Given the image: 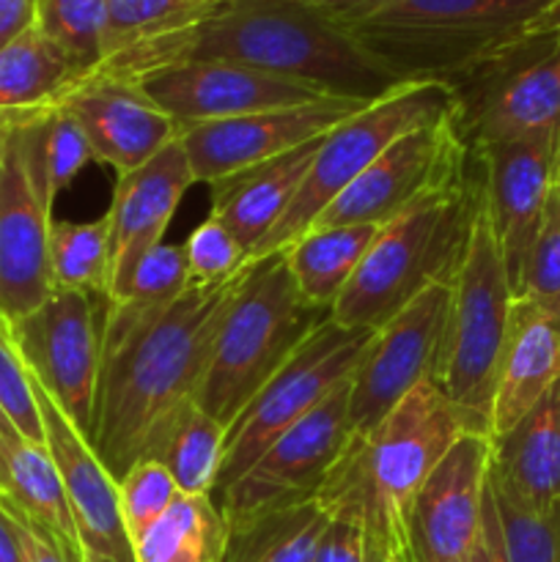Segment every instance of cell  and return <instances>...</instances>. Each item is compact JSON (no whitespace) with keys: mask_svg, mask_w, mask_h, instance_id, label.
I'll return each instance as SVG.
<instances>
[{"mask_svg":"<svg viewBox=\"0 0 560 562\" xmlns=\"http://www.w3.org/2000/svg\"><path fill=\"white\" fill-rule=\"evenodd\" d=\"M190 60L239 64L360 102H373L404 82L379 66L338 22L296 0H220L192 25L135 44L93 71L135 80Z\"/></svg>","mask_w":560,"mask_h":562,"instance_id":"1","label":"cell"},{"mask_svg":"<svg viewBox=\"0 0 560 562\" xmlns=\"http://www.w3.org/2000/svg\"><path fill=\"white\" fill-rule=\"evenodd\" d=\"M209 289H187L170 307L124 329H102L97 423L91 448L115 481L143 459L154 428L195 398L220 324L250 272Z\"/></svg>","mask_w":560,"mask_h":562,"instance_id":"2","label":"cell"},{"mask_svg":"<svg viewBox=\"0 0 560 562\" xmlns=\"http://www.w3.org/2000/svg\"><path fill=\"white\" fill-rule=\"evenodd\" d=\"M464 434H475L428 379L377 428L351 437L316 494L329 519H355L368 547L406 562V519L423 483Z\"/></svg>","mask_w":560,"mask_h":562,"instance_id":"3","label":"cell"},{"mask_svg":"<svg viewBox=\"0 0 560 562\" xmlns=\"http://www.w3.org/2000/svg\"><path fill=\"white\" fill-rule=\"evenodd\" d=\"M481 201L483 176L475 159V170L461 184L434 192L379 228L329 318L338 327L377 333L426 289L453 283Z\"/></svg>","mask_w":560,"mask_h":562,"instance_id":"4","label":"cell"},{"mask_svg":"<svg viewBox=\"0 0 560 562\" xmlns=\"http://www.w3.org/2000/svg\"><path fill=\"white\" fill-rule=\"evenodd\" d=\"M555 0H377L335 20L399 80L445 82L536 27Z\"/></svg>","mask_w":560,"mask_h":562,"instance_id":"5","label":"cell"},{"mask_svg":"<svg viewBox=\"0 0 560 562\" xmlns=\"http://www.w3.org/2000/svg\"><path fill=\"white\" fill-rule=\"evenodd\" d=\"M324 322H329V311L307 302L296 289L283 252L253 258L250 272L220 324L195 404L228 428L242 406Z\"/></svg>","mask_w":560,"mask_h":562,"instance_id":"6","label":"cell"},{"mask_svg":"<svg viewBox=\"0 0 560 562\" xmlns=\"http://www.w3.org/2000/svg\"><path fill=\"white\" fill-rule=\"evenodd\" d=\"M514 305L503 252L481 201L464 263L450 283V313L439 368L432 382L448 395L470 428L492 437V401Z\"/></svg>","mask_w":560,"mask_h":562,"instance_id":"7","label":"cell"},{"mask_svg":"<svg viewBox=\"0 0 560 562\" xmlns=\"http://www.w3.org/2000/svg\"><path fill=\"white\" fill-rule=\"evenodd\" d=\"M456 97L445 82L410 80L395 86L384 97L373 99L351 119L322 137L311 170L302 181L283 217L275 223L253 258L283 252L311 231L318 214L390 146L406 132L453 113Z\"/></svg>","mask_w":560,"mask_h":562,"instance_id":"8","label":"cell"},{"mask_svg":"<svg viewBox=\"0 0 560 562\" xmlns=\"http://www.w3.org/2000/svg\"><path fill=\"white\" fill-rule=\"evenodd\" d=\"M470 151L560 135V44L530 27L448 82Z\"/></svg>","mask_w":560,"mask_h":562,"instance_id":"9","label":"cell"},{"mask_svg":"<svg viewBox=\"0 0 560 562\" xmlns=\"http://www.w3.org/2000/svg\"><path fill=\"white\" fill-rule=\"evenodd\" d=\"M371 335V329H346L329 318L296 349L225 428L223 470L214 497L250 470L269 445L305 420L333 390L349 382Z\"/></svg>","mask_w":560,"mask_h":562,"instance_id":"10","label":"cell"},{"mask_svg":"<svg viewBox=\"0 0 560 562\" xmlns=\"http://www.w3.org/2000/svg\"><path fill=\"white\" fill-rule=\"evenodd\" d=\"M456 110V108H453ZM475 170V157L456 115L423 124L390 143L322 214L313 228L388 225L434 192L461 184Z\"/></svg>","mask_w":560,"mask_h":562,"instance_id":"11","label":"cell"},{"mask_svg":"<svg viewBox=\"0 0 560 562\" xmlns=\"http://www.w3.org/2000/svg\"><path fill=\"white\" fill-rule=\"evenodd\" d=\"M108 302L82 291L55 289L36 311L9 322L11 344L27 376L60 406L71 426L93 437L99 371H102V327Z\"/></svg>","mask_w":560,"mask_h":562,"instance_id":"12","label":"cell"},{"mask_svg":"<svg viewBox=\"0 0 560 562\" xmlns=\"http://www.w3.org/2000/svg\"><path fill=\"white\" fill-rule=\"evenodd\" d=\"M53 198L25 130V113H0V318L16 322L53 294Z\"/></svg>","mask_w":560,"mask_h":562,"instance_id":"13","label":"cell"},{"mask_svg":"<svg viewBox=\"0 0 560 562\" xmlns=\"http://www.w3.org/2000/svg\"><path fill=\"white\" fill-rule=\"evenodd\" d=\"M349 439V382H344L305 420L269 445L250 470L212 497L225 525H242L316 499Z\"/></svg>","mask_w":560,"mask_h":562,"instance_id":"14","label":"cell"},{"mask_svg":"<svg viewBox=\"0 0 560 562\" xmlns=\"http://www.w3.org/2000/svg\"><path fill=\"white\" fill-rule=\"evenodd\" d=\"M450 313V285H432L368 340L349 379L351 437L377 428L421 382L434 379Z\"/></svg>","mask_w":560,"mask_h":562,"instance_id":"15","label":"cell"},{"mask_svg":"<svg viewBox=\"0 0 560 562\" xmlns=\"http://www.w3.org/2000/svg\"><path fill=\"white\" fill-rule=\"evenodd\" d=\"M366 104L371 102L322 97L294 108L261 110L239 119L187 126L181 130L179 140L184 146L195 184H212L318 140Z\"/></svg>","mask_w":560,"mask_h":562,"instance_id":"16","label":"cell"},{"mask_svg":"<svg viewBox=\"0 0 560 562\" xmlns=\"http://www.w3.org/2000/svg\"><path fill=\"white\" fill-rule=\"evenodd\" d=\"M132 82H137V88L163 113H168L179 124V130L239 119V115L261 113V110L294 108V104L329 97L305 82L247 69L239 64H223V60L163 66V69L135 77Z\"/></svg>","mask_w":560,"mask_h":562,"instance_id":"17","label":"cell"},{"mask_svg":"<svg viewBox=\"0 0 560 562\" xmlns=\"http://www.w3.org/2000/svg\"><path fill=\"white\" fill-rule=\"evenodd\" d=\"M492 437L464 434L412 503L406 562H470L486 499Z\"/></svg>","mask_w":560,"mask_h":562,"instance_id":"18","label":"cell"},{"mask_svg":"<svg viewBox=\"0 0 560 562\" xmlns=\"http://www.w3.org/2000/svg\"><path fill=\"white\" fill-rule=\"evenodd\" d=\"M558 143L560 135H549L497 143L472 151L481 168L483 203L503 252L514 296L552 198Z\"/></svg>","mask_w":560,"mask_h":562,"instance_id":"19","label":"cell"},{"mask_svg":"<svg viewBox=\"0 0 560 562\" xmlns=\"http://www.w3.org/2000/svg\"><path fill=\"white\" fill-rule=\"evenodd\" d=\"M36 409L42 415L44 445L60 472L71 519L82 547V562H135L130 532L121 519L119 481L93 453L60 406L31 379Z\"/></svg>","mask_w":560,"mask_h":562,"instance_id":"20","label":"cell"},{"mask_svg":"<svg viewBox=\"0 0 560 562\" xmlns=\"http://www.w3.org/2000/svg\"><path fill=\"white\" fill-rule=\"evenodd\" d=\"M55 102L75 115L91 143L93 159L113 168L115 176L146 165L181 135L179 124L137 82L102 71L80 77Z\"/></svg>","mask_w":560,"mask_h":562,"instance_id":"21","label":"cell"},{"mask_svg":"<svg viewBox=\"0 0 560 562\" xmlns=\"http://www.w3.org/2000/svg\"><path fill=\"white\" fill-rule=\"evenodd\" d=\"M192 184L195 179L179 137L146 165L115 176L113 203L108 212L110 302L124 296L137 261L163 245L165 231Z\"/></svg>","mask_w":560,"mask_h":562,"instance_id":"22","label":"cell"},{"mask_svg":"<svg viewBox=\"0 0 560 562\" xmlns=\"http://www.w3.org/2000/svg\"><path fill=\"white\" fill-rule=\"evenodd\" d=\"M560 379V318L533 302L514 300L497 366L492 439L508 431Z\"/></svg>","mask_w":560,"mask_h":562,"instance_id":"23","label":"cell"},{"mask_svg":"<svg viewBox=\"0 0 560 562\" xmlns=\"http://www.w3.org/2000/svg\"><path fill=\"white\" fill-rule=\"evenodd\" d=\"M489 483L530 508L560 503V379L492 439Z\"/></svg>","mask_w":560,"mask_h":562,"instance_id":"24","label":"cell"},{"mask_svg":"<svg viewBox=\"0 0 560 562\" xmlns=\"http://www.w3.org/2000/svg\"><path fill=\"white\" fill-rule=\"evenodd\" d=\"M318 143L322 137L283 157L209 184L212 187V217L220 220L239 239L250 258L300 192L318 151Z\"/></svg>","mask_w":560,"mask_h":562,"instance_id":"25","label":"cell"},{"mask_svg":"<svg viewBox=\"0 0 560 562\" xmlns=\"http://www.w3.org/2000/svg\"><path fill=\"white\" fill-rule=\"evenodd\" d=\"M0 497L42 527L69 562H82L69 499L47 445L27 442L20 434H0Z\"/></svg>","mask_w":560,"mask_h":562,"instance_id":"26","label":"cell"},{"mask_svg":"<svg viewBox=\"0 0 560 562\" xmlns=\"http://www.w3.org/2000/svg\"><path fill=\"white\" fill-rule=\"evenodd\" d=\"M225 456V426L206 415L195 398L176 406L148 437L143 459L159 461L181 494L214 497ZM141 459V461H143Z\"/></svg>","mask_w":560,"mask_h":562,"instance_id":"27","label":"cell"},{"mask_svg":"<svg viewBox=\"0 0 560 562\" xmlns=\"http://www.w3.org/2000/svg\"><path fill=\"white\" fill-rule=\"evenodd\" d=\"M377 234V225H338V228L307 231L283 250L296 289L305 294L307 302L333 311L338 296L360 269Z\"/></svg>","mask_w":560,"mask_h":562,"instance_id":"28","label":"cell"},{"mask_svg":"<svg viewBox=\"0 0 560 562\" xmlns=\"http://www.w3.org/2000/svg\"><path fill=\"white\" fill-rule=\"evenodd\" d=\"M86 71L33 22L0 49V113L47 108Z\"/></svg>","mask_w":560,"mask_h":562,"instance_id":"29","label":"cell"},{"mask_svg":"<svg viewBox=\"0 0 560 562\" xmlns=\"http://www.w3.org/2000/svg\"><path fill=\"white\" fill-rule=\"evenodd\" d=\"M228 525L212 497L181 494L135 543V562H220Z\"/></svg>","mask_w":560,"mask_h":562,"instance_id":"30","label":"cell"},{"mask_svg":"<svg viewBox=\"0 0 560 562\" xmlns=\"http://www.w3.org/2000/svg\"><path fill=\"white\" fill-rule=\"evenodd\" d=\"M327 525L316 499L231 525L220 562H313Z\"/></svg>","mask_w":560,"mask_h":562,"instance_id":"31","label":"cell"},{"mask_svg":"<svg viewBox=\"0 0 560 562\" xmlns=\"http://www.w3.org/2000/svg\"><path fill=\"white\" fill-rule=\"evenodd\" d=\"M49 278L53 289L82 291L110 305V223L53 220L49 225Z\"/></svg>","mask_w":560,"mask_h":562,"instance_id":"32","label":"cell"},{"mask_svg":"<svg viewBox=\"0 0 560 562\" xmlns=\"http://www.w3.org/2000/svg\"><path fill=\"white\" fill-rule=\"evenodd\" d=\"M190 289L184 247L163 241L137 261L124 296L110 302L104 311V329H124L157 316Z\"/></svg>","mask_w":560,"mask_h":562,"instance_id":"33","label":"cell"},{"mask_svg":"<svg viewBox=\"0 0 560 562\" xmlns=\"http://www.w3.org/2000/svg\"><path fill=\"white\" fill-rule=\"evenodd\" d=\"M220 0H108L104 58L165 33L181 31L212 11Z\"/></svg>","mask_w":560,"mask_h":562,"instance_id":"34","label":"cell"},{"mask_svg":"<svg viewBox=\"0 0 560 562\" xmlns=\"http://www.w3.org/2000/svg\"><path fill=\"white\" fill-rule=\"evenodd\" d=\"M108 0H36V25L86 75L104 58Z\"/></svg>","mask_w":560,"mask_h":562,"instance_id":"35","label":"cell"},{"mask_svg":"<svg viewBox=\"0 0 560 562\" xmlns=\"http://www.w3.org/2000/svg\"><path fill=\"white\" fill-rule=\"evenodd\" d=\"M505 562H560V503L530 508L492 486Z\"/></svg>","mask_w":560,"mask_h":562,"instance_id":"36","label":"cell"},{"mask_svg":"<svg viewBox=\"0 0 560 562\" xmlns=\"http://www.w3.org/2000/svg\"><path fill=\"white\" fill-rule=\"evenodd\" d=\"M181 497L173 475L159 461L143 459L119 481L121 519L135 543L176 499Z\"/></svg>","mask_w":560,"mask_h":562,"instance_id":"37","label":"cell"},{"mask_svg":"<svg viewBox=\"0 0 560 562\" xmlns=\"http://www.w3.org/2000/svg\"><path fill=\"white\" fill-rule=\"evenodd\" d=\"M181 247H184L190 289H209V285L223 283L253 261L250 252L239 245V239L212 214L187 236Z\"/></svg>","mask_w":560,"mask_h":562,"instance_id":"38","label":"cell"},{"mask_svg":"<svg viewBox=\"0 0 560 562\" xmlns=\"http://www.w3.org/2000/svg\"><path fill=\"white\" fill-rule=\"evenodd\" d=\"M514 300L533 302L536 307L560 318V212L552 198H549L536 245L527 256Z\"/></svg>","mask_w":560,"mask_h":562,"instance_id":"39","label":"cell"},{"mask_svg":"<svg viewBox=\"0 0 560 562\" xmlns=\"http://www.w3.org/2000/svg\"><path fill=\"white\" fill-rule=\"evenodd\" d=\"M0 406L27 442L44 445V426L36 409V398H33L31 376H27L20 355L11 344L3 318H0Z\"/></svg>","mask_w":560,"mask_h":562,"instance_id":"40","label":"cell"},{"mask_svg":"<svg viewBox=\"0 0 560 562\" xmlns=\"http://www.w3.org/2000/svg\"><path fill=\"white\" fill-rule=\"evenodd\" d=\"M313 562H368V538L360 521L329 519Z\"/></svg>","mask_w":560,"mask_h":562,"instance_id":"41","label":"cell"},{"mask_svg":"<svg viewBox=\"0 0 560 562\" xmlns=\"http://www.w3.org/2000/svg\"><path fill=\"white\" fill-rule=\"evenodd\" d=\"M0 505H3L5 514L11 516V525H14L16 538H20V547H22V554H25V562H69V558L60 552L58 543H55L53 538L42 530V527L33 525L27 516H22L20 510H16L14 505L5 503L3 497H0Z\"/></svg>","mask_w":560,"mask_h":562,"instance_id":"42","label":"cell"},{"mask_svg":"<svg viewBox=\"0 0 560 562\" xmlns=\"http://www.w3.org/2000/svg\"><path fill=\"white\" fill-rule=\"evenodd\" d=\"M470 562H505L503 532H500V519H497V510H494L492 492H489V481H486V499H483L481 530H478V541H475V549H472Z\"/></svg>","mask_w":560,"mask_h":562,"instance_id":"43","label":"cell"},{"mask_svg":"<svg viewBox=\"0 0 560 562\" xmlns=\"http://www.w3.org/2000/svg\"><path fill=\"white\" fill-rule=\"evenodd\" d=\"M36 22V0H0V49Z\"/></svg>","mask_w":560,"mask_h":562,"instance_id":"44","label":"cell"},{"mask_svg":"<svg viewBox=\"0 0 560 562\" xmlns=\"http://www.w3.org/2000/svg\"><path fill=\"white\" fill-rule=\"evenodd\" d=\"M296 3L311 5V9L327 14L329 20H344V16H351L357 14V11L368 9V5H373L377 0H296Z\"/></svg>","mask_w":560,"mask_h":562,"instance_id":"45","label":"cell"},{"mask_svg":"<svg viewBox=\"0 0 560 562\" xmlns=\"http://www.w3.org/2000/svg\"><path fill=\"white\" fill-rule=\"evenodd\" d=\"M0 562H25L20 538H16L14 525H11V516L5 514L3 505H0Z\"/></svg>","mask_w":560,"mask_h":562,"instance_id":"46","label":"cell"},{"mask_svg":"<svg viewBox=\"0 0 560 562\" xmlns=\"http://www.w3.org/2000/svg\"><path fill=\"white\" fill-rule=\"evenodd\" d=\"M536 25L544 27V31L555 33V38H558L560 44V0H555V3L544 11V16L536 22Z\"/></svg>","mask_w":560,"mask_h":562,"instance_id":"47","label":"cell"},{"mask_svg":"<svg viewBox=\"0 0 560 562\" xmlns=\"http://www.w3.org/2000/svg\"><path fill=\"white\" fill-rule=\"evenodd\" d=\"M552 201L560 212V143H558V159H555V181H552Z\"/></svg>","mask_w":560,"mask_h":562,"instance_id":"48","label":"cell"},{"mask_svg":"<svg viewBox=\"0 0 560 562\" xmlns=\"http://www.w3.org/2000/svg\"><path fill=\"white\" fill-rule=\"evenodd\" d=\"M0 434H3V437H11V434H20L14 428V423L9 420V415H5L3 406H0ZM20 437H22V434H20Z\"/></svg>","mask_w":560,"mask_h":562,"instance_id":"49","label":"cell"},{"mask_svg":"<svg viewBox=\"0 0 560 562\" xmlns=\"http://www.w3.org/2000/svg\"><path fill=\"white\" fill-rule=\"evenodd\" d=\"M368 562H393V560H390L388 554H382V552H379V549L368 547Z\"/></svg>","mask_w":560,"mask_h":562,"instance_id":"50","label":"cell"}]
</instances>
